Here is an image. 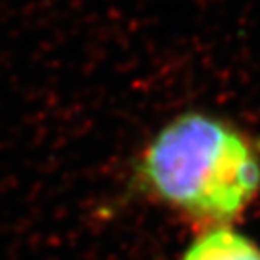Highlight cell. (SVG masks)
Instances as JSON below:
<instances>
[{
    "label": "cell",
    "mask_w": 260,
    "mask_h": 260,
    "mask_svg": "<svg viewBox=\"0 0 260 260\" xmlns=\"http://www.w3.org/2000/svg\"><path fill=\"white\" fill-rule=\"evenodd\" d=\"M131 187L191 222L230 225L260 193V152L230 121L185 112L145 145Z\"/></svg>",
    "instance_id": "6da1fadb"
},
{
    "label": "cell",
    "mask_w": 260,
    "mask_h": 260,
    "mask_svg": "<svg viewBox=\"0 0 260 260\" xmlns=\"http://www.w3.org/2000/svg\"><path fill=\"white\" fill-rule=\"evenodd\" d=\"M179 260H260V247L232 225H214L197 235Z\"/></svg>",
    "instance_id": "7a4b0ae2"
}]
</instances>
